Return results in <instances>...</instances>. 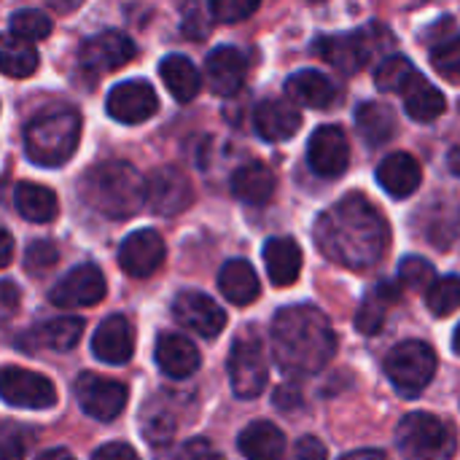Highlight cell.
<instances>
[{"instance_id": "obj_1", "label": "cell", "mask_w": 460, "mask_h": 460, "mask_svg": "<svg viewBox=\"0 0 460 460\" xmlns=\"http://www.w3.org/2000/svg\"><path fill=\"white\" fill-rule=\"evenodd\" d=\"M315 243L326 259L361 272L385 256L388 224L367 197L350 194L321 213L315 224Z\"/></svg>"}, {"instance_id": "obj_2", "label": "cell", "mask_w": 460, "mask_h": 460, "mask_svg": "<svg viewBox=\"0 0 460 460\" xmlns=\"http://www.w3.org/2000/svg\"><path fill=\"white\" fill-rule=\"evenodd\" d=\"M337 350V334L323 310L313 305L283 307L272 321V353L283 375H318Z\"/></svg>"}, {"instance_id": "obj_3", "label": "cell", "mask_w": 460, "mask_h": 460, "mask_svg": "<svg viewBox=\"0 0 460 460\" xmlns=\"http://www.w3.org/2000/svg\"><path fill=\"white\" fill-rule=\"evenodd\" d=\"M84 202L108 218H132L146 205V178L129 162H100L81 181Z\"/></svg>"}, {"instance_id": "obj_4", "label": "cell", "mask_w": 460, "mask_h": 460, "mask_svg": "<svg viewBox=\"0 0 460 460\" xmlns=\"http://www.w3.org/2000/svg\"><path fill=\"white\" fill-rule=\"evenodd\" d=\"M81 140V116L73 108H54L35 116L24 129V151L32 164L59 167L65 164Z\"/></svg>"}, {"instance_id": "obj_5", "label": "cell", "mask_w": 460, "mask_h": 460, "mask_svg": "<svg viewBox=\"0 0 460 460\" xmlns=\"http://www.w3.org/2000/svg\"><path fill=\"white\" fill-rule=\"evenodd\" d=\"M396 442L410 460H450L458 450L456 429L429 412L407 415L396 429Z\"/></svg>"}, {"instance_id": "obj_6", "label": "cell", "mask_w": 460, "mask_h": 460, "mask_svg": "<svg viewBox=\"0 0 460 460\" xmlns=\"http://www.w3.org/2000/svg\"><path fill=\"white\" fill-rule=\"evenodd\" d=\"M318 54L340 73L353 75L358 73L369 59L380 57L385 49H391V35L377 24L367 27L358 32H345V35H326L318 40Z\"/></svg>"}, {"instance_id": "obj_7", "label": "cell", "mask_w": 460, "mask_h": 460, "mask_svg": "<svg viewBox=\"0 0 460 460\" xmlns=\"http://www.w3.org/2000/svg\"><path fill=\"white\" fill-rule=\"evenodd\" d=\"M434 372H437V353L426 342L407 340L385 356V375L391 385L407 399L418 396L434 380Z\"/></svg>"}, {"instance_id": "obj_8", "label": "cell", "mask_w": 460, "mask_h": 460, "mask_svg": "<svg viewBox=\"0 0 460 460\" xmlns=\"http://www.w3.org/2000/svg\"><path fill=\"white\" fill-rule=\"evenodd\" d=\"M267 356L253 332H243L229 353V383L237 399H256L267 388Z\"/></svg>"}, {"instance_id": "obj_9", "label": "cell", "mask_w": 460, "mask_h": 460, "mask_svg": "<svg viewBox=\"0 0 460 460\" xmlns=\"http://www.w3.org/2000/svg\"><path fill=\"white\" fill-rule=\"evenodd\" d=\"M0 399L19 410H51L57 404V388L49 377L22 369L3 367L0 369Z\"/></svg>"}, {"instance_id": "obj_10", "label": "cell", "mask_w": 460, "mask_h": 460, "mask_svg": "<svg viewBox=\"0 0 460 460\" xmlns=\"http://www.w3.org/2000/svg\"><path fill=\"white\" fill-rule=\"evenodd\" d=\"M75 399H78V407L100 420V423H108L113 418H119L127 407V388L116 380H108V377H100L94 372H84L78 375L75 380Z\"/></svg>"}, {"instance_id": "obj_11", "label": "cell", "mask_w": 460, "mask_h": 460, "mask_svg": "<svg viewBox=\"0 0 460 460\" xmlns=\"http://www.w3.org/2000/svg\"><path fill=\"white\" fill-rule=\"evenodd\" d=\"M146 202L156 216H178L194 202L191 181L178 167H159L146 178Z\"/></svg>"}, {"instance_id": "obj_12", "label": "cell", "mask_w": 460, "mask_h": 460, "mask_svg": "<svg viewBox=\"0 0 460 460\" xmlns=\"http://www.w3.org/2000/svg\"><path fill=\"white\" fill-rule=\"evenodd\" d=\"M108 116L121 124H143L159 111V97L154 86L143 78H129L116 84L105 100Z\"/></svg>"}, {"instance_id": "obj_13", "label": "cell", "mask_w": 460, "mask_h": 460, "mask_svg": "<svg viewBox=\"0 0 460 460\" xmlns=\"http://www.w3.org/2000/svg\"><path fill=\"white\" fill-rule=\"evenodd\" d=\"M307 162L321 178H340L350 164V143L342 127L323 124L313 132L307 143Z\"/></svg>"}, {"instance_id": "obj_14", "label": "cell", "mask_w": 460, "mask_h": 460, "mask_svg": "<svg viewBox=\"0 0 460 460\" xmlns=\"http://www.w3.org/2000/svg\"><path fill=\"white\" fill-rule=\"evenodd\" d=\"M135 54H137V49L124 32L108 30V32L92 35L89 40L81 43L78 62L84 70L100 75V73H111V70L124 67L129 59H135Z\"/></svg>"}, {"instance_id": "obj_15", "label": "cell", "mask_w": 460, "mask_h": 460, "mask_svg": "<svg viewBox=\"0 0 460 460\" xmlns=\"http://www.w3.org/2000/svg\"><path fill=\"white\" fill-rule=\"evenodd\" d=\"M172 315L183 329L208 340L218 337L226 326V313L216 305V299L199 291H181L172 302Z\"/></svg>"}, {"instance_id": "obj_16", "label": "cell", "mask_w": 460, "mask_h": 460, "mask_svg": "<svg viewBox=\"0 0 460 460\" xmlns=\"http://www.w3.org/2000/svg\"><path fill=\"white\" fill-rule=\"evenodd\" d=\"M108 286L102 272L94 264H81L75 270H70L54 288H51V302L62 310H73V307H92L97 302H102Z\"/></svg>"}, {"instance_id": "obj_17", "label": "cell", "mask_w": 460, "mask_h": 460, "mask_svg": "<svg viewBox=\"0 0 460 460\" xmlns=\"http://www.w3.org/2000/svg\"><path fill=\"white\" fill-rule=\"evenodd\" d=\"M164 261V240L154 229L132 232L119 248V264L129 278H148Z\"/></svg>"}, {"instance_id": "obj_18", "label": "cell", "mask_w": 460, "mask_h": 460, "mask_svg": "<svg viewBox=\"0 0 460 460\" xmlns=\"http://www.w3.org/2000/svg\"><path fill=\"white\" fill-rule=\"evenodd\" d=\"M92 353L105 364H127L135 353L132 323L124 315L105 318L92 337Z\"/></svg>"}, {"instance_id": "obj_19", "label": "cell", "mask_w": 460, "mask_h": 460, "mask_svg": "<svg viewBox=\"0 0 460 460\" xmlns=\"http://www.w3.org/2000/svg\"><path fill=\"white\" fill-rule=\"evenodd\" d=\"M253 124H256L259 137H264L270 143H283L299 132L302 113L288 100H264L256 105Z\"/></svg>"}, {"instance_id": "obj_20", "label": "cell", "mask_w": 460, "mask_h": 460, "mask_svg": "<svg viewBox=\"0 0 460 460\" xmlns=\"http://www.w3.org/2000/svg\"><path fill=\"white\" fill-rule=\"evenodd\" d=\"M205 73L210 81V89L221 97H232L243 89L245 84V73H248V62L245 57L232 49V46H221L216 51L208 54L205 62Z\"/></svg>"}, {"instance_id": "obj_21", "label": "cell", "mask_w": 460, "mask_h": 460, "mask_svg": "<svg viewBox=\"0 0 460 460\" xmlns=\"http://www.w3.org/2000/svg\"><path fill=\"white\" fill-rule=\"evenodd\" d=\"M156 364L167 377L186 380L199 369L202 358H199L197 345L189 337L167 332L156 340Z\"/></svg>"}, {"instance_id": "obj_22", "label": "cell", "mask_w": 460, "mask_h": 460, "mask_svg": "<svg viewBox=\"0 0 460 460\" xmlns=\"http://www.w3.org/2000/svg\"><path fill=\"white\" fill-rule=\"evenodd\" d=\"M377 181L380 186L396 197V199H404V197H412L418 189H420V181H423V170L418 164V159L412 154H391L380 162L377 167Z\"/></svg>"}, {"instance_id": "obj_23", "label": "cell", "mask_w": 460, "mask_h": 460, "mask_svg": "<svg viewBox=\"0 0 460 460\" xmlns=\"http://www.w3.org/2000/svg\"><path fill=\"white\" fill-rule=\"evenodd\" d=\"M81 334H84L81 318H54V321H46V323L35 326L32 332H27V337L19 345H24V350H30V353H35V350L65 353L78 345Z\"/></svg>"}, {"instance_id": "obj_24", "label": "cell", "mask_w": 460, "mask_h": 460, "mask_svg": "<svg viewBox=\"0 0 460 460\" xmlns=\"http://www.w3.org/2000/svg\"><path fill=\"white\" fill-rule=\"evenodd\" d=\"M402 283L399 280H385L380 286H375L364 299H361V307L356 313V329L367 337L377 334L388 318V310L402 299Z\"/></svg>"}, {"instance_id": "obj_25", "label": "cell", "mask_w": 460, "mask_h": 460, "mask_svg": "<svg viewBox=\"0 0 460 460\" xmlns=\"http://www.w3.org/2000/svg\"><path fill=\"white\" fill-rule=\"evenodd\" d=\"M286 92L291 97V102L296 105H307V108H329L340 92L334 86V81L318 70H299L286 81Z\"/></svg>"}, {"instance_id": "obj_26", "label": "cell", "mask_w": 460, "mask_h": 460, "mask_svg": "<svg viewBox=\"0 0 460 460\" xmlns=\"http://www.w3.org/2000/svg\"><path fill=\"white\" fill-rule=\"evenodd\" d=\"M264 264L275 286H291L302 272V248L291 237H272L264 245Z\"/></svg>"}, {"instance_id": "obj_27", "label": "cell", "mask_w": 460, "mask_h": 460, "mask_svg": "<svg viewBox=\"0 0 460 460\" xmlns=\"http://www.w3.org/2000/svg\"><path fill=\"white\" fill-rule=\"evenodd\" d=\"M402 94H404V108H407L410 119L423 121V124L437 121L445 113V108H447L445 94L429 78H423L420 73H415L407 81V86L402 89Z\"/></svg>"}, {"instance_id": "obj_28", "label": "cell", "mask_w": 460, "mask_h": 460, "mask_svg": "<svg viewBox=\"0 0 460 460\" xmlns=\"http://www.w3.org/2000/svg\"><path fill=\"white\" fill-rule=\"evenodd\" d=\"M218 288L221 294L232 302V305H251L259 299L261 294V283H259V275L253 272V267L245 261V259H232L221 267L218 272Z\"/></svg>"}, {"instance_id": "obj_29", "label": "cell", "mask_w": 460, "mask_h": 460, "mask_svg": "<svg viewBox=\"0 0 460 460\" xmlns=\"http://www.w3.org/2000/svg\"><path fill=\"white\" fill-rule=\"evenodd\" d=\"M237 447L248 460H280L286 453V437L275 423L256 420L243 429Z\"/></svg>"}, {"instance_id": "obj_30", "label": "cell", "mask_w": 460, "mask_h": 460, "mask_svg": "<svg viewBox=\"0 0 460 460\" xmlns=\"http://www.w3.org/2000/svg\"><path fill=\"white\" fill-rule=\"evenodd\" d=\"M232 194L248 205H264L275 194V175L261 162H248L232 175Z\"/></svg>"}, {"instance_id": "obj_31", "label": "cell", "mask_w": 460, "mask_h": 460, "mask_svg": "<svg viewBox=\"0 0 460 460\" xmlns=\"http://www.w3.org/2000/svg\"><path fill=\"white\" fill-rule=\"evenodd\" d=\"M159 75L167 86V92L178 100V102H189L199 94L202 78L199 70L194 67V62L183 54H170L162 59L159 65Z\"/></svg>"}, {"instance_id": "obj_32", "label": "cell", "mask_w": 460, "mask_h": 460, "mask_svg": "<svg viewBox=\"0 0 460 460\" xmlns=\"http://www.w3.org/2000/svg\"><path fill=\"white\" fill-rule=\"evenodd\" d=\"M13 205H16V213L32 224H49L57 218L59 213V202H57V194L49 189V186H40V183H19L16 191H13Z\"/></svg>"}, {"instance_id": "obj_33", "label": "cell", "mask_w": 460, "mask_h": 460, "mask_svg": "<svg viewBox=\"0 0 460 460\" xmlns=\"http://www.w3.org/2000/svg\"><path fill=\"white\" fill-rule=\"evenodd\" d=\"M356 127L369 146H383L396 135V113L385 102H364L356 111Z\"/></svg>"}, {"instance_id": "obj_34", "label": "cell", "mask_w": 460, "mask_h": 460, "mask_svg": "<svg viewBox=\"0 0 460 460\" xmlns=\"http://www.w3.org/2000/svg\"><path fill=\"white\" fill-rule=\"evenodd\" d=\"M38 70V51L16 35H0V73L8 78H30Z\"/></svg>"}, {"instance_id": "obj_35", "label": "cell", "mask_w": 460, "mask_h": 460, "mask_svg": "<svg viewBox=\"0 0 460 460\" xmlns=\"http://www.w3.org/2000/svg\"><path fill=\"white\" fill-rule=\"evenodd\" d=\"M426 305L437 318H445L450 313H456L460 307V278L458 275H445L439 280L431 283L429 294H426Z\"/></svg>"}, {"instance_id": "obj_36", "label": "cell", "mask_w": 460, "mask_h": 460, "mask_svg": "<svg viewBox=\"0 0 460 460\" xmlns=\"http://www.w3.org/2000/svg\"><path fill=\"white\" fill-rule=\"evenodd\" d=\"M418 70L407 57H385L375 70V84L383 92H402Z\"/></svg>"}, {"instance_id": "obj_37", "label": "cell", "mask_w": 460, "mask_h": 460, "mask_svg": "<svg viewBox=\"0 0 460 460\" xmlns=\"http://www.w3.org/2000/svg\"><path fill=\"white\" fill-rule=\"evenodd\" d=\"M11 35L27 40V43H35V40H43L51 35V19L38 11V8H24V11H16L11 16Z\"/></svg>"}, {"instance_id": "obj_38", "label": "cell", "mask_w": 460, "mask_h": 460, "mask_svg": "<svg viewBox=\"0 0 460 460\" xmlns=\"http://www.w3.org/2000/svg\"><path fill=\"white\" fill-rule=\"evenodd\" d=\"M143 437L148 445H156V447H164L172 442L175 437V418L164 410H156L151 415L143 418Z\"/></svg>"}, {"instance_id": "obj_39", "label": "cell", "mask_w": 460, "mask_h": 460, "mask_svg": "<svg viewBox=\"0 0 460 460\" xmlns=\"http://www.w3.org/2000/svg\"><path fill=\"white\" fill-rule=\"evenodd\" d=\"M208 5H210V13L216 22L234 24V22L253 16L259 11L261 0H208Z\"/></svg>"}, {"instance_id": "obj_40", "label": "cell", "mask_w": 460, "mask_h": 460, "mask_svg": "<svg viewBox=\"0 0 460 460\" xmlns=\"http://www.w3.org/2000/svg\"><path fill=\"white\" fill-rule=\"evenodd\" d=\"M59 261V251H57V245L54 243H49V240H35L27 251H24V270L30 272V275H43V272H49L54 264Z\"/></svg>"}, {"instance_id": "obj_41", "label": "cell", "mask_w": 460, "mask_h": 460, "mask_svg": "<svg viewBox=\"0 0 460 460\" xmlns=\"http://www.w3.org/2000/svg\"><path fill=\"white\" fill-rule=\"evenodd\" d=\"M402 288H426L434 280V270L429 261L418 259V256H407L399 267V278Z\"/></svg>"}, {"instance_id": "obj_42", "label": "cell", "mask_w": 460, "mask_h": 460, "mask_svg": "<svg viewBox=\"0 0 460 460\" xmlns=\"http://www.w3.org/2000/svg\"><path fill=\"white\" fill-rule=\"evenodd\" d=\"M431 62L437 67V73H442L450 81H460V38H453L442 46L434 49Z\"/></svg>"}, {"instance_id": "obj_43", "label": "cell", "mask_w": 460, "mask_h": 460, "mask_svg": "<svg viewBox=\"0 0 460 460\" xmlns=\"http://www.w3.org/2000/svg\"><path fill=\"white\" fill-rule=\"evenodd\" d=\"M164 460H224L205 439H191L181 447H175Z\"/></svg>"}, {"instance_id": "obj_44", "label": "cell", "mask_w": 460, "mask_h": 460, "mask_svg": "<svg viewBox=\"0 0 460 460\" xmlns=\"http://www.w3.org/2000/svg\"><path fill=\"white\" fill-rule=\"evenodd\" d=\"M24 458V442L19 429L0 426V460H22Z\"/></svg>"}, {"instance_id": "obj_45", "label": "cell", "mask_w": 460, "mask_h": 460, "mask_svg": "<svg viewBox=\"0 0 460 460\" xmlns=\"http://www.w3.org/2000/svg\"><path fill=\"white\" fill-rule=\"evenodd\" d=\"M286 460H329L326 445L315 437H302Z\"/></svg>"}, {"instance_id": "obj_46", "label": "cell", "mask_w": 460, "mask_h": 460, "mask_svg": "<svg viewBox=\"0 0 460 460\" xmlns=\"http://www.w3.org/2000/svg\"><path fill=\"white\" fill-rule=\"evenodd\" d=\"M22 294L11 280H0V321H8L19 310Z\"/></svg>"}, {"instance_id": "obj_47", "label": "cell", "mask_w": 460, "mask_h": 460, "mask_svg": "<svg viewBox=\"0 0 460 460\" xmlns=\"http://www.w3.org/2000/svg\"><path fill=\"white\" fill-rule=\"evenodd\" d=\"M92 460H140L137 453L127 445V442H111V445H102Z\"/></svg>"}, {"instance_id": "obj_48", "label": "cell", "mask_w": 460, "mask_h": 460, "mask_svg": "<svg viewBox=\"0 0 460 460\" xmlns=\"http://www.w3.org/2000/svg\"><path fill=\"white\" fill-rule=\"evenodd\" d=\"M13 259V240H11V234L8 232H3L0 229V270L3 267H8V261Z\"/></svg>"}, {"instance_id": "obj_49", "label": "cell", "mask_w": 460, "mask_h": 460, "mask_svg": "<svg viewBox=\"0 0 460 460\" xmlns=\"http://www.w3.org/2000/svg\"><path fill=\"white\" fill-rule=\"evenodd\" d=\"M342 460H385V456L380 450H356V453H348Z\"/></svg>"}, {"instance_id": "obj_50", "label": "cell", "mask_w": 460, "mask_h": 460, "mask_svg": "<svg viewBox=\"0 0 460 460\" xmlns=\"http://www.w3.org/2000/svg\"><path fill=\"white\" fill-rule=\"evenodd\" d=\"M291 396H294L291 402L296 404V402H299V391H291ZM275 404H278V407H288V388H280V391H278V399H275Z\"/></svg>"}, {"instance_id": "obj_51", "label": "cell", "mask_w": 460, "mask_h": 460, "mask_svg": "<svg viewBox=\"0 0 460 460\" xmlns=\"http://www.w3.org/2000/svg\"><path fill=\"white\" fill-rule=\"evenodd\" d=\"M447 164H450L453 175H458L460 178V146H456V148L450 151V156H447Z\"/></svg>"}, {"instance_id": "obj_52", "label": "cell", "mask_w": 460, "mask_h": 460, "mask_svg": "<svg viewBox=\"0 0 460 460\" xmlns=\"http://www.w3.org/2000/svg\"><path fill=\"white\" fill-rule=\"evenodd\" d=\"M38 460H73V456L67 450H49V453L38 456Z\"/></svg>"}, {"instance_id": "obj_53", "label": "cell", "mask_w": 460, "mask_h": 460, "mask_svg": "<svg viewBox=\"0 0 460 460\" xmlns=\"http://www.w3.org/2000/svg\"><path fill=\"white\" fill-rule=\"evenodd\" d=\"M453 348H456V353H460V326L456 329V337H453Z\"/></svg>"}]
</instances>
